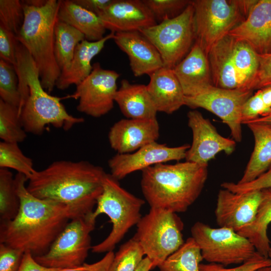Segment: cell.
Listing matches in <instances>:
<instances>
[{"mask_svg": "<svg viewBox=\"0 0 271 271\" xmlns=\"http://www.w3.org/2000/svg\"><path fill=\"white\" fill-rule=\"evenodd\" d=\"M20 206L16 217L1 222L0 243L29 252L34 257L47 252L71 219L78 217L68 207L41 199L31 194L28 179L18 173L15 177Z\"/></svg>", "mask_w": 271, "mask_h": 271, "instance_id": "obj_1", "label": "cell"}, {"mask_svg": "<svg viewBox=\"0 0 271 271\" xmlns=\"http://www.w3.org/2000/svg\"><path fill=\"white\" fill-rule=\"evenodd\" d=\"M106 174L86 161L59 160L36 170L26 187L34 196L63 204L77 217H85L93 211Z\"/></svg>", "mask_w": 271, "mask_h": 271, "instance_id": "obj_2", "label": "cell"}, {"mask_svg": "<svg viewBox=\"0 0 271 271\" xmlns=\"http://www.w3.org/2000/svg\"><path fill=\"white\" fill-rule=\"evenodd\" d=\"M18 41V40H17ZM17 65L21 103L19 109L26 131L41 135L46 126L68 130L84 122V118L70 114L60 98L50 95L43 87L38 69L32 57L18 41L16 46Z\"/></svg>", "mask_w": 271, "mask_h": 271, "instance_id": "obj_3", "label": "cell"}, {"mask_svg": "<svg viewBox=\"0 0 271 271\" xmlns=\"http://www.w3.org/2000/svg\"><path fill=\"white\" fill-rule=\"evenodd\" d=\"M142 172L141 189L150 208L183 213L200 196L208 177V165L186 161L161 163Z\"/></svg>", "mask_w": 271, "mask_h": 271, "instance_id": "obj_4", "label": "cell"}, {"mask_svg": "<svg viewBox=\"0 0 271 271\" xmlns=\"http://www.w3.org/2000/svg\"><path fill=\"white\" fill-rule=\"evenodd\" d=\"M22 2L24 20L16 39L32 57L42 85L50 93L61 72L54 54L55 26L59 20L60 0Z\"/></svg>", "mask_w": 271, "mask_h": 271, "instance_id": "obj_5", "label": "cell"}, {"mask_svg": "<svg viewBox=\"0 0 271 271\" xmlns=\"http://www.w3.org/2000/svg\"><path fill=\"white\" fill-rule=\"evenodd\" d=\"M145 202L122 188L118 181L106 174L102 192L97 199L96 209L88 215L95 222L98 215H106L112 226L108 236L92 246L93 253L112 251L129 230L142 218L141 209Z\"/></svg>", "mask_w": 271, "mask_h": 271, "instance_id": "obj_6", "label": "cell"}, {"mask_svg": "<svg viewBox=\"0 0 271 271\" xmlns=\"http://www.w3.org/2000/svg\"><path fill=\"white\" fill-rule=\"evenodd\" d=\"M257 1H192L195 42L207 55L215 43L244 20Z\"/></svg>", "mask_w": 271, "mask_h": 271, "instance_id": "obj_7", "label": "cell"}, {"mask_svg": "<svg viewBox=\"0 0 271 271\" xmlns=\"http://www.w3.org/2000/svg\"><path fill=\"white\" fill-rule=\"evenodd\" d=\"M133 237L139 242L153 269L158 267L185 242L184 223L176 213L156 208L142 216Z\"/></svg>", "mask_w": 271, "mask_h": 271, "instance_id": "obj_8", "label": "cell"}, {"mask_svg": "<svg viewBox=\"0 0 271 271\" xmlns=\"http://www.w3.org/2000/svg\"><path fill=\"white\" fill-rule=\"evenodd\" d=\"M191 233L201 250L203 259L209 263L223 266L240 264L256 252L248 239L229 228H212L198 221L191 227Z\"/></svg>", "mask_w": 271, "mask_h": 271, "instance_id": "obj_9", "label": "cell"}, {"mask_svg": "<svg viewBox=\"0 0 271 271\" xmlns=\"http://www.w3.org/2000/svg\"><path fill=\"white\" fill-rule=\"evenodd\" d=\"M140 32L157 48L163 67L173 69L188 54L195 40L192 2L178 16Z\"/></svg>", "mask_w": 271, "mask_h": 271, "instance_id": "obj_10", "label": "cell"}, {"mask_svg": "<svg viewBox=\"0 0 271 271\" xmlns=\"http://www.w3.org/2000/svg\"><path fill=\"white\" fill-rule=\"evenodd\" d=\"M95 222L88 216L70 220L45 254L34 257L40 264L61 269L82 265L91 249V232Z\"/></svg>", "mask_w": 271, "mask_h": 271, "instance_id": "obj_11", "label": "cell"}, {"mask_svg": "<svg viewBox=\"0 0 271 271\" xmlns=\"http://www.w3.org/2000/svg\"><path fill=\"white\" fill-rule=\"evenodd\" d=\"M252 94V90L227 89L212 85L195 95L185 96V105L192 109L202 108L214 113L229 127L233 139L240 142L242 107Z\"/></svg>", "mask_w": 271, "mask_h": 271, "instance_id": "obj_12", "label": "cell"}, {"mask_svg": "<svg viewBox=\"0 0 271 271\" xmlns=\"http://www.w3.org/2000/svg\"><path fill=\"white\" fill-rule=\"evenodd\" d=\"M90 74L76 86L71 96L78 99V111L93 117L108 113L113 107L117 91V80L120 74L102 68L99 63L92 65Z\"/></svg>", "mask_w": 271, "mask_h": 271, "instance_id": "obj_13", "label": "cell"}, {"mask_svg": "<svg viewBox=\"0 0 271 271\" xmlns=\"http://www.w3.org/2000/svg\"><path fill=\"white\" fill-rule=\"evenodd\" d=\"M261 199V190L236 193L221 189L215 210L217 224L241 235L254 222Z\"/></svg>", "mask_w": 271, "mask_h": 271, "instance_id": "obj_14", "label": "cell"}, {"mask_svg": "<svg viewBox=\"0 0 271 271\" xmlns=\"http://www.w3.org/2000/svg\"><path fill=\"white\" fill-rule=\"evenodd\" d=\"M188 124L193 134L192 145L187 151L186 161L208 165L219 153L229 155L235 150L236 142L220 135L210 121L193 110L187 114Z\"/></svg>", "mask_w": 271, "mask_h": 271, "instance_id": "obj_15", "label": "cell"}, {"mask_svg": "<svg viewBox=\"0 0 271 271\" xmlns=\"http://www.w3.org/2000/svg\"><path fill=\"white\" fill-rule=\"evenodd\" d=\"M189 145L171 147L155 142L128 154H117L108 161L110 175L118 181L134 172L156 164L185 159Z\"/></svg>", "mask_w": 271, "mask_h": 271, "instance_id": "obj_16", "label": "cell"}, {"mask_svg": "<svg viewBox=\"0 0 271 271\" xmlns=\"http://www.w3.org/2000/svg\"><path fill=\"white\" fill-rule=\"evenodd\" d=\"M98 16L105 29L114 33L140 32L158 24L141 0H113Z\"/></svg>", "mask_w": 271, "mask_h": 271, "instance_id": "obj_17", "label": "cell"}, {"mask_svg": "<svg viewBox=\"0 0 271 271\" xmlns=\"http://www.w3.org/2000/svg\"><path fill=\"white\" fill-rule=\"evenodd\" d=\"M159 136L157 118H126L118 120L110 127L108 137L111 148L118 154H128L156 142Z\"/></svg>", "mask_w": 271, "mask_h": 271, "instance_id": "obj_18", "label": "cell"}, {"mask_svg": "<svg viewBox=\"0 0 271 271\" xmlns=\"http://www.w3.org/2000/svg\"><path fill=\"white\" fill-rule=\"evenodd\" d=\"M228 35L246 42L258 54L271 53V0L257 1Z\"/></svg>", "mask_w": 271, "mask_h": 271, "instance_id": "obj_19", "label": "cell"}, {"mask_svg": "<svg viewBox=\"0 0 271 271\" xmlns=\"http://www.w3.org/2000/svg\"><path fill=\"white\" fill-rule=\"evenodd\" d=\"M113 39L118 47L127 55L134 76H149L163 67L158 50L140 32L116 33Z\"/></svg>", "mask_w": 271, "mask_h": 271, "instance_id": "obj_20", "label": "cell"}, {"mask_svg": "<svg viewBox=\"0 0 271 271\" xmlns=\"http://www.w3.org/2000/svg\"><path fill=\"white\" fill-rule=\"evenodd\" d=\"M173 70L185 96L195 95L214 85L207 55L195 42Z\"/></svg>", "mask_w": 271, "mask_h": 271, "instance_id": "obj_21", "label": "cell"}, {"mask_svg": "<svg viewBox=\"0 0 271 271\" xmlns=\"http://www.w3.org/2000/svg\"><path fill=\"white\" fill-rule=\"evenodd\" d=\"M149 76L147 87L158 112L172 114L185 105V96L173 69L162 67Z\"/></svg>", "mask_w": 271, "mask_h": 271, "instance_id": "obj_22", "label": "cell"}, {"mask_svg": "<svg viewBox=\"0 0 271 271\" xmlns=\"http://www.w3.org/2000/svg\"><path fill=\"white\" fill-rule=\"evenodd\" d=\"M114 34L110 32L99 41L91 42L84 40L80 42L75 50L69 67L61 71L56 87L64 90L71 85L77 86L83 81L92 70V60L101 52L108 40L113 39Z\"/></svg>", "mask_w": 271, "mask_h": 271, "instance_id": "obj_23", "label": "cell"}, {"mask_svg": "<svg viewBox=\"0 0 271 271\" xmlns=\"http://www.w3.org/2000/svg\"><path fill=\"white\" fill-rule=\"evenodd\" d=\"M232 39L227 35L215 43L207 53L213 85L227 89H240L232 59Z\"/></svg>", "mask_w": 271, "mask_h": 271, "instance_id": "obj_24", "label": "cell"}, {"mask_svg": "<svg viewBox=\"0 0 271 271\" xmlns=\"http://www.w3.org/2000/svg\"><path fill=\"white\" fill-rule=\"evenodd\" d=\"M115 102L127 118H156L158 111L144 84H132L126 79L122 80Z\"/></svg>", "mask_w": 271, "mask_h": 271, "instance_id": "obj_25", "label": "cell"}, {"mask_svg": "<svg viewBox=\"0 0 271 271\" xmlns=\"http://www.w3.org/2000/svg\"><path fill=\"white\" fill-rule=\"evenodd\" d=\"M254 139V146L239 184L252 181L271 166V126L256 122L246 123Z\"/></svg>", "mask_w": 271, "mask_h": 271, "instance_id": "obj_26", "label": "cell"}, {"mask_svg": "<svg viewBox=\"0 0 271 271\" xmlns=\"http://www.w3.org/2000/svg\"><path fill=\"white\" fill-rule=\"evenodd\" d=\"M59 20L82 33L85 40L94 42L102 39L106 29L99 17L83 8L73 0H60Z\"/></svg>", "mask_w": 271, "mask_h": 271, "instance_id": "obj_27", "label": "cell"}, {"mask_svg": "<svg viewBox=\"0 0 271 271\" xmlns=\"http://www.w3.org/2000/svg\"><path fill=\"white\" fill-rule=\"evenodd\" d=\"M232 38V59L239 77L240 89L253 91L259 68L258 54L246 42Z\"/></svg>", "mask_w": 271, "mask_h": 271, "instance_id": "obj_28", "label": "cell"}, {"mask_svg": "<svg viewBox=\"0 0 271 271\" xmlns=\"http://www.w3.org/2000/svg\"><path fill=\"white\" fill-rule=\"evenodd\" d=\"M261 192L262 199L256 218L241 235L250 240L256 251L268 257L270 246L267 229L271 222V188L261 190Z\"/></svg>", "mask_w": 271, "mask_h": 271, "instance_id": "obj_29", "label": "cell"}, {"mask_svg": "<svg viewBox=\"0 0 271 271\" xmlns=\"http://www.w3.org/2000/svg\"><path fill=\"white\" fill-rule=\"evenodd\" d=\"M84 40L82 33L58 20L55 26L54 54L61 71L68 68L77 46Z\"/></svg>", "mask_w": 271, "mask_h": 271, "instance_id": "obj_30", "label": "cell"}, {"mask_svg": "<svg viewBox=\"0 0 271 271\" xmlns=\"http://www.w3.org/2000/svg\"><path fill=\"white\" fill-rule=\"evenodd\" d=\"M203 260L199 246L190 237L158 267L159 271H200L199 265Z\"/></svg>", "mask_w": 271, "mask_h": 271, "instance_id": "obj_31", "label": "cell"}, {"mask_svg": "<svg viewBox=\"0 0 271 271\" xmlns=\"http://www.w3.org/2000/svg\"><path fill=\"white\" fill-rule=\"evenodd\" d=\"M20 206V200L15 177L8 169L0 168L1 222L14 219L19 212Z\"/></svg>", "mask_w": 271, "mask_h": 271, "instance_id": "obj_32", "label": "cell"}, {"mask_svg": "<svg viewBox=\"0 0 271 271\" xmlns=\"http://www.w3.org/2000/svg\"><path fill=\"white\" fill-rule=\"evenodd\" d=\"M26 137L19 108L0 99V138L2 141L19 144Z\"/></svg>", "mask_w": 271, "mask_h": 271, "instance_id": "obj_33", "label": "cell"}, {"mask_svg": "<svg viewBox=\"0 0 271 271\" xmlns=\"http://www.w3.org/2000/svg\"><path fill=\"white\" fill-rule=\"evenodd\" d=\"M0 168L15 170L28 179L36 171L32 160L23 153L18 143L3 141L0 143Z\"/></svg>", "mask_w": 271, "mask_h": 271, "instance_id": "obj_34", "label": "cell"}, {"mask_svg": "<svg viewBox=\"0 0 271 271\" xmlns=\"http://www.w3.org/2000/svg\"><path fill=\"white\" fill-rule=\"evenodd\" d=\"M144 256L140 244L132 237L120 246L107 271H136Z\"/></svg>", "mask_w": 271, "mask_h": 271, "instance_id": "obj_35", "label": "cell"}, {"mask_svg": "<svg viewBox=\"0 0 271 271\" xmlns=\"http://www.w3.org/2000/svg\"><path fill=\"white\" fill-rule=\"evenodd\" d=\"M0 99L19 108V80L13 65L0 59Z\"/></svg>", "mask_w": 271, "mask_h": 271, "instance_id": "obj_36", "label": "cell"}, {"mask_svg": "<svg viewBox=\"0 0 271 271\" xmlns=\"http://www.w3.org/2000/svg\"><path fill=\"white\" fill-rule=\"evenodd\" d=\"M24 20L22 1L0 0V25L16 36L22 27Z\"/></svg>", "mask_w": 271, "mask_h": 271, "instance_id": "obj_37", "label": "cell"}, {"mask_svg": "<svg viewBox=\"0 0 271 271\" xmlns=\"http://www.w3.org/2000/svg\"><path fill=\"white\" fill-rule=\"evenodd\" d=\"M159 23L179 15L192 1L143 0Z\"/></svg>", "mask_w": 271, "mask_h": 271, "instance_id": "obj_38", "label": "cell"}, {"mask_svg": "<svg viewBox=\"0 0 271 271\" xmlns=\"http://www.w3.org/2000/svg\"><path fill=\"white\" fill-rule=\"evenodd\" d=\"M270 266L271 259L256 251L249 260L234 267L228 268L220 264L209 263H200L199 268L200 271H254L262 267Z\"/></svg>", "mask_w": 271, "mask_h": 271, "instance_id": "obj_39", "label": "cell"}, {"mask_svg": "<svg viewBox=\"0 0 271 271\" xmlns=\"http://www.w3.org/2000/svg\"><path fill=\"white\" fill-rule=\"evenodd\" d=\"M221 187L233 193H244L254 190H261L271 188V166L264 173L254 180L248 183L239 184L224 182Z\"/></svg>", "mask_w": 271, "mask_h": 271, "instance_id": "obj_40", "label": "cell"}, {"mask_svg": "<svg viewBox=\"0 0 271 271\" xmlns=\"http://www.w3.org/2000/svg\"><path fill=\"white\" fill-rule=\"evenodd\" d=\"M16 36L0 25V59L14 66L17 65Z\"/></svg>", "mask_w": 271, "mask_h": 271, "instance_id": "obj_41", "label": "cell"}, {"mask_svg": "<svg viewBox=\"0 0 271 271\" xmlns=\"http://www.w3.org/2000/svg\"><path fill=\"white\" fill-rule=\"evenodd\" d=\"M25 252L0 243V271H18Z\"/></svg>", "mask_w": 271, "mask_h": 271, "instance_id": "obj_42", "label": "cell"}, {"mask_svg": "<svg viewBox=\"0 0 271 271\" xmlns=\"http://www.w3.org/2000/svg\"><path fill=\"white\" fill-rule=\"evenodd\" d=\"M259 68L253 90L271 85V53L258 54Z\"/></svg>", "mask_w": 271, "mask_h": 271, "instance_id": "obj_43", "label": "cell"}, {"mask_svg": "<svg viewBox=\"0 0 271 271\" xmlns=\"http://www.w3.org/2000/svg\"><path fill=\"white\" fill-rule=\"evenodd\" d=\"M66 269L46 267L39 263L29 252H25L18 271H61Z\"/></svg>", "mask_w": 271, "mask_h": 271, "instance_id": "obj_44", "label": "cell"}, {"mask_svg": "<svg viewBox=\"0 0 271 271\" xmlns=\"http://www.w3.org/2000/svg\"><path fill=\"white\" fill-rule=\"evenodd\" d=\"M112 258L113 254L108 252L102 259L95 263L90 264L84 263L79 267L61 271H107Z\"/></svg>", "mask_w": 271, "mask_h": 271, "instance_id": "obj_45", "label": "cell"}, {"mask_svg": "<svg viewBox=\"0 0 271 271\" xmlns=\"http://www.w3.org/2000/svg\"><path fill=\"white\" fill-rule=\"evenodd\" d=\"M73 1L77 5L98 16L113 2V0Z\"/></svg>", "mask_w": 271, "mask_h": 271, "instance_id": "obj_46", "label": "cell"}, {"mask_svg": "<svg viewBox=\"0 0 271 271\" xmlns=\"http://www.w3.org/2000/svg\"><path fill=\"white\" fill-rule=\"evenodd\" d=\"M265 106L271 110V85L258 90Z\"/></svg>", "mask_w": 271, "mask_h": 271, "instance_id": "obj_47", "label": "cell"}, {"mask_svg": "<svg viewBox=\"0 0 271 271\" xmlns=\"http://www.w3.org/2000/svg\"><path fill=\"white\" fill-rule=\"evenodd\" d=\"M153 269V265L150 259L145 256L136 271H150Z\"/></svg>", "mask_w": 271, "mask_h": 271, "instance_id": "obj_48", "label": "cell"}, {"mask_svg": "<svg viewBox=\"0 0 271 271\" xmlns=\"http://www.w3.org/2000/svg\"><path fill=\"white\" fill-rule=\"evenodd\" d=\"M248 122L259 123L271 126V113L267 116L260 117L253 120L248 121L245 124Z\"/></svg>", "mask_w": 271, "mask_h": 271, "instance_id": "obj_49", "label": "cell"}, {"mask_svg": "<svg viewBox=\"0 0 271 271\" xmlns=\"http://www.w3.org/2000/svg\"><path fill=\"white\" fill-rule=\"evenodd\" d=\"M254 271H271V266L262 267Z\"/></svg>", "mask_w": 271, "mask_h": 271, "instance_id": "obj_50", "label": "cell"}, {"mask_svg": "<svg viewBox=\"0 0 271 271\" xmlns=\"http://www.w3.org/2000/svg\"><path fill=\"white\" fill-rule=\"evenodd\" d=\"M268 257L271 259V246L268 252Z\"/></svg>", "mask_w": 271, "mask_h": 271, "instance_id": "obj_51", "label": "cell"}]
</instances>
